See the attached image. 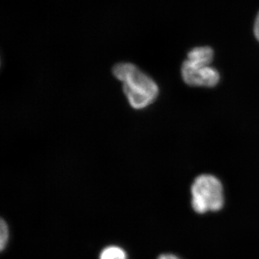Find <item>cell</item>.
<instances>
[{"mask_svg": "<svg viewBox=\"0 0 259 259\" xmlns=\"http://www.w3.org/2000/svg\"><path fill=\"white\" fill-rule=\"evenodd\" d=\"M9 240V228L4 220L1 219L0 223V250H3L6 248Z\"/></svg>", "mask_w": 259, "mask_h": 259, "instance_id": "cell-6", "label": "cell"}, {"mask_svg": "<svg viewBox=\"0 0 259 259\" xmlns=\"http://www.w3.org/2000/svg\"><path fill=\"white\" fill-rule=\"evenodd\" d=\"M182 79L187 84L200 88H213L219 83L221 76L211 65L194 64L185 61L181 69Z\"/></svg>", "mask_w": 259, "mask_h": 259, "instance_id": "cell-3", "label": "cell"}, {"mask_svg": "<svg viewBox=\"0 0 259 259\" xmlns=\"http://www.w3.org/2000/svg\"><path fill=\"white\" fill-rule=\"evenodd\" d=\"M158 259H180L177 255L173 254H163L160 255Z\"/></svg>", "mask_w": 259, "mask_h": 259, "instance_id": "cell-8", "label": "cell"}, {"mask_svg": "<svg viewBox=\"0 0 259 259\" xmlns=\"http://www.w3.org/2000/svg\"><path fill=\"white\" fill-rule=\"evenodd\" d=\"M214 58V51L209 47L194 48L187 54V60L194 64L211 65Z\"/></svg>", "mask_w": 259, "mask_h": 259, "instance_id": "cell-4", "label": "cell"}, {"mask_svg": "<svg viewBox=\"0 0 259 259\" xmlns=\"http://www.w3.org/2000/svg\"><path fill=\"white\" fill-rule=\"evenodd\" d=\"M253 32L256 40L259 42V12L255 17L254 25H253Z\"/></svg>", "mask_w": 259, "mask_h": 259, "instance_id": "cell-7", "label": "cell"}, {"mask_svg": "<svg viewBox=\"0 0 259 259\" xmlns=\"http://www.w3.org/2000/svg\"><path fill=\"white\" fill-rule=\"evenodd\" d=\"M100 259H127L125 250L120 247L109 246L102 250Z\"/></svg>", "mask_w": 259, "mask_h": 259, "instance_id": "cell-5", "label": "cell"}, {"mask_svg": "<svg viewBox=\"0 0 259 259\" xmlns=\"http://www.w3.org/2000/svg\"><path fill=\"white\" fill-rule=\"evenodd\" d=\"M192 206L196 212H216L224 205V190L221 181L211 175H202L192 184Z\"/></svg>", "mask_w": 259, "mask_h": 259, "instance_id": "cell-2", "label": "cell"}, {"mask_svg": "<svg viewBox=\"0 0 259 259\" xmlns=\"http://www.w3.org/2000/svg\"><path fill=\"white\" fill-rule=\"evenodd\" d=\"M112 74L122 83V91L135 110H143L156 101L159 94L157 83L131 63H119L112 68Z\"/></svg>", "mask_w": 259, "mask_h": 259, "instance_id": "cell-1", "label": "cell"}]
</instances>
